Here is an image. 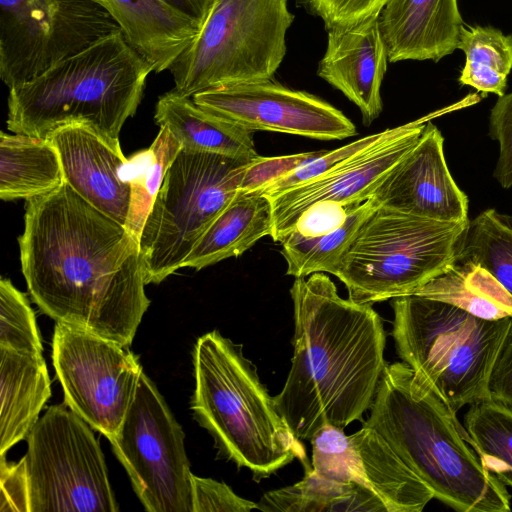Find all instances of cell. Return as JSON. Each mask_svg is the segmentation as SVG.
I'll list each match as a JSON object with an SVG mask.
<instances>
[{"label":"cell","instance_id":"obj_1","mask_svg":"<svg viewBox=\"0 0 512 512\" xmlns=\"http://www.w3.org/2000/svg\"><path fill=\"white\" fill-rule=\"evenodd\" d=\"M22 274L43 313L130 346L150 305L139 243L64 182L27 201Z\"/></svg>","mask_w":512,"mask_h":512},{"label":"cell","instance_id":"obj_2","mask_svg":"<svg viewBox=\"0 0 512 512\" xmlns=\"http://www.w3.org/2000/svg\"><path fill=\"white\" fill-rule=\"evenodd\" d=\"M293 356L275 402L299 440L344 429L371 408L386 364V333L370 304L339 296L323 272L295 278Z\"/></svg>","mask_w":512,"mask_h":512},{"label":"cell","instance_id":"obj_3","mask_svg":"<svg viewBox=\"0 0 512 512\" xmlns=\"http://www.w3.org/2000/svg\"><path fill=\"white\" fill-rule=\"evenodd\" d=\"M370 410L363 425L387 441L434 498L460 512L511 510L504 484L484 469L456 412L417 382L408 364H385Z\"/></svg>","mask_w":512,"mask_h":512},{"label":"cell","instance_id":"obj_4","mask_svg":"<svg viewBox=\"0 0 512 512\" xmlns=\"http://www.w3.org/2000/svg\"><path fill=\"white\" fill-rule=\"evenodd\" d=\"M150 64L120 31L9 88L7 128L46 138L84 125L116 146L142 100Z\"/></svg>","mask_w":512,"mask_h":512},{"label":"cell","instance_id":"obj_5","mask_svg":"<svg viewBox=\"0 0 512 512\" xmlns=\"http://www.w3.org/2000/svg\"><path fill=\"white\" fill-rule=\"evenodd\" d=\"M194 419L214 439L218 455L247 468L257 482L294 459L309 463L304 446L260 380L243 346L218 330L200 336L193 350Z\"/></svg>","mask_w":512,"mask_h":512},{"label":"cell","instance_id":"obj_6","mask_svg":"<svg viewBox=\"0 0 512 512\" xmlns=\"http://www.w3.org/2000/svg\"><path fill=\"white\" fill-rule=\"evenodd\" d=\"M392 336L414 379L454 411L489 399L493 365L512 318L486 320L450 303L410 294L392 299Z\"/></svg>","mask_w":512,"mask_h":512},{"label":"cell","instance_id":"obj_7","mask_svg":"<svg viewBox=\"0 0 512 512\" xmlns=\"http://www.w3.org/2000/svg\"><path fill=\"white\" fill-rule=\"evenodd\" d=\"M468 223L431 220L377 205L331 274L359 304L413 294L453 266Z\"/></svg>","mask_w":512,"mask_h":512},{"label":"cell","instance_id":"obj_8","mask_svg":"<svg viewBox=\"0 0 512 512\" xmlns=\"http://www.w3.org/2000/svg\"><path fill=\"white\" fill-rule=\"evenodd\" d=\"M287 3L216 0L196 38L169 69L173 89L192 97L271 80L286 55V33L294 20Z\"/></svg>","mask_w":512,"mask_h":512},{"label":"cell","instance_id":"obj_9","mask_svg":"<svg viewBox=\"0 0 512 512\" xmlns=\"http://www.w3.org/2000/svg\"><path fill=\"white\" fill-rule=\"evenodd\" d=\"M248 159L181 149L144 225L140 254L146 285L182 268L218 214L239 192Z\"/></svg>","mask_w":512,"mask_h":512},{"label":"cell","instance_id":"obj_10","mask_svg":"<svg viewBox=\"0 0 512 512\" xmlns=\"http://www.w3.org/2000/svg\"><path fill=\"white\" fill-rule=\"evenodd\" d=\"M29 512H117L91 426L66 404L50 406L27 436Z\"/></svg>","mask_w":512,"mask_h":512},{"label":"cell","instance_id":"obj_11","mask_svg":"<svg viewBox=\"0 0 512 512\" xmlns=\"http://www.w3.org/2000/svg\"><path fill=\"white\" fill-rule=\"evenodd\" d=\"M120 31L99 0H0V77L12 88Z\"/></svg>","mask_w":512,"mask_h":512},{"label":"cell","instance_id":"obj_12","mask_svg":"<svg viewBox=\"0 0 512 512\" xmlns=\"http://www.w3.org/2000/svg\"><path fill=\"white\" fill-rule=\"evenodd\" d=\"M184 438L164 398L142 371L125 418L109 441L146 511L192 512L193 474Z\"/></svg>","mask_w":512,"mask_h":512},{"label":"cell","instance_id":"obj_13","mask_svg":"<svg viewBox=\"0 0 512 512\" xmlns=\"http://www.w3.org/2000/svg\"><path fill=\"white\" fill-rule=\"evenodd\" d=\"M52 360L65 404L108 440L118 432L143 371L128 346L56 322Z\"/></svg>","mask_w":512,"mask_h":512},{"label":"cell","instance_id":"obj_14","mask_svg":"<svg viewBox=\"0 0 512 512\" xmlns=\"http://www.w3.org/2000/svg\"><path fill=\"white\" fill-rule=\"evenodd\" d=\"M310 442L314 471L370 490L387 512H421L434 498L428 486L371 427L363 425L346 435L342 428L325 425Z\"/></svg>","mask_w":512,"mask_h":512},{"label":"cell","instance_id":"obj_15","mask_svg":"<svg viewBox=\"0 0 512 512\" xmlns=\"http://www.w3.org/2000/svg\"><path fill=\"white\" fill-rule=\"evenodd\" d=\"M192 98L204 110L253 132L271 131L318 140L357 135L353 122L330 103L272 80L217 87Z\"/></svg>","mask_w":512,"mask_h":512},{"label":"cell","instance_id":"obj_16","mask_svg":"<svg viewBox=\"0 0 512 512\" xmlns=\"http://www.w3.org/2000/svg\"><path fill=\"white\" fill-rule=\"evenodd\" d=\"M476 103L473 95L459 103L398 126L390 137L334 169L268 196L272 204L271 238L279 242L291 231L298 217L319 202L359 205L368 200L388 172L415 146L428 121Z\"/></svg>","mask_w":512,"mask_h":512},{"label":"cell","instance_id":"obj_17","mask_svg":"<svg viewBox=\"0 0 512 512\" xmlns=\"http://www.w3.org/2000/svg\"><path fill=\"white\" fill-rule=\"evenodd\" d=\"M443 143L440 130L428 121L415 146L376 187L374 202L421 218L468 221V198L450 174Z\"/></svg>","mask_w":512,"mask_h":512},{"label":"cell","instance_id":"obj_18","mask_svg":"<svg viewBox=\"0 0 512 512\" xmlns=\"http://www.w3.org/2000/svg\"><path fill=\"white\" fill-rule=\"evenodd\" d=\"M48 138L56 148L64 181L102 213L125 226L131 186L127 159L116 146L84 125L60 127Z\"/></svg>","mask_w":512,"mask_h":512},{"label":"cell","instance_id":"obj_19","mask_svg":"<svg viewBox=\"0 0 512 512\" xmlns=\"http://www.w3.org/2000/svg\"><path fill=\"white\" fill-rule=\"evenodd\" d=\"M327 32L317 74L354 103L369 126L383 110L381 86L389 62L378 16Z\"/></svg>","mask_w":512,"mask_h":512},{"label":"cell","instance_id":"obj_20","mask_svg":"<svg viewBox=\"0 0 512 512\" xmlns=\"http://www.w3.org/2000/svg\"><path fill=\"white\" fill-rule=\"evenodd\" d=\"M388 61L438 62L458 49V0H388L378 16Z\"/></svg>","mask_w":512,"mask_h":512},{"label":"cell","instance_id":"obj_21","mask_svg":"<svg viewBox=\"0 0 512 512\" xmlns=\"http://www.w3.org/2000/svg\"><path fill=\"white\" fill-rule=\"evenodd\" d=\"M131 46L160 73L172 67L201 27L161 0H99Z\"/></svg>","mask_w":512,"mask_h":512},{"label":"cell","instance_id":"obj_22","mask_svg":"<svg viewBox=\"0 0 512 512\" xmlns=\"http://www.w3.org/2000/svg\"><path fill=\"white\" fill-rule=\"evenodd\" d=\"M154 119L172 133L181 149L248 160L258 155L253 131L204 110L174 89L158 98Z\"/></svg>","mask_w":512,"mask_h":512},{"label":"cell","instance_id":"obj_23","mask_svg":"<svg viewBox=\"0 0 512 512\" xmlns=\"http://www.w3.org/2000/svg\"><path fill=\"white\" fill-rule=\"evenodd\" d=\"M269 198L256 191H239L197 240L182 268L203 269L238 257L265 236H272Z\"/></svg>","mask_w":512,"mask_h":512},{"label":"cell","instance_id":"obj_24","mask_svg":"<svg viewBox=\"0 0 512 512\" xmlns=\"http://www.w3.org/2000/svg\"><path fill=\"white\" fill-rule=\"evenodd\" d=\"M0 455L27 438L51 396L42 355L0 348Z\"/></svg>","mask_w":512,"mask_h":512},{"label":"cell","instance_id":"obj_25","mask_svg":"<svg viewBox=\"0 0 512 512\" xmlns=\"http://www.w3.org/2000/svg\"><path fill=\"white\" fill-rule=\"evenodd\" d=\"M59 154L48 138L0 133V198L26 201L64 183Z\"/></svg>","mask_w":512,"mask_h":512},{"label":"cell","instance_id":"obj_26","mask_svg":"<svg viewBox=\"0 0 512 512\" xmlns=\"http://www.w3.org/2000/svg\"><path fill=\"white\" fill-rule=\"evenodd\" d=\"M303 467L302 480L266 492L257 509L269 512H387L382 501L370 490L319 474L311 463Z\"/></svg>","mask_w":512,"mask_h":512},{"label":"cell","instance_id":"obj_27","mask_svg":"<svg viewBox=\"0 0 512 512\" xmlns=\"http://www.w3.org/2000/svg\"><path fill=\"white\" fill-rule=\"evenodd\" d=\"M459 307L486 320L512 318V296L494 276L473 261H455L415 293Z\"/></svg>","mask_w":512,"mask_h":512},{"label":"cell","instance_id":"obj_28","mask_svg":"<svg viewBox=\"0 0 512 512\" xmlns=\"http://www.w3.org/2000/svg\"><path fill=\"white\" fill-rule=\"evenodd\" d=\"M458 49L466 56L459 82L483 94H505L512 70V35L491 26H466L460 32Z\"/></svg>","mask_w":512,"mask_h":512},{"label":"cell","instance_id":"obj_29","mask_svg":"<svg viewBox=\"0 0 512 512\" xmlns=\"http://www.w3.org/2000/svg\"><path fill=\"white\" fill-rule=\"evenodd\" d=\"M180 150L178 140L166 127L161 126L152 145L129 159L131 194L125 228L139 245L166 173Z\"/></svg>","mask_w":512,"mask_h":512},{"label":"cell","instance_id":"obj_30","mask_svg":"<svg viewBox=\"0 0 512 512\" xmlns=\"http://www.w3.org/2000/svg\"><path fill=\"white\" fill-rule=\"evenodd\" d=\"M377 206L370 197L350 212L333 231L311 238L287 235L281 240V255L287 263L286 274L307 277L313 273H332L366 216Z\"/></svg>","mask_w":512,"mask_h":512},{"label":"cell","instance_id":"obj_31","mask_svg":"<svg viewBox=\"0 0 512 512\" xmlns=\"http://www.w3.org/2000/svg\"><path fill=\"white\" fill-rule=\"evenodd\" d=\"M456 261L478 263L512 296V215L487 209L469 220Z\"/></svg>","mask_w":512,"mask_h":512},{"label":"cell","instance_id":"obj_32","mask_svg":"<svg viewBox=\"0 0 512 512\" xmlns=\"http://www.w3.org/2000/svg\"><path fill=\"white\" fill-rule=\"evenodd\" d=\"M466 431L485 470L512 487V410L490 399L471 404Z\"/></svg>","mask_w":512,"mask_h":512},{"label":"cell","instance_id":"obj_33","mask_svg":"<svg viewBox=\"0 0 512 512\" xmlns=\"http://www.w3.org/2000/svg\"><path fill=\"white\" fill-rule=\"evenodd\" d=\"M0 348L33 355L43 350L26 295L6 278L0 281Z\"/></svg>","mask_w":512,"mask_h":512},{"label":"cell","instance_id":"obj_34","mask_svg":"<svg viewBox=\"0 0 512 512\" xmlns=\"http://www.w3.org/2000/svg\"><path fill=\"white\" fill-rule=\"evenodd\" d=\"M397 128L398 127L386 129L382 132L365 136L332 151L327 150L324 154L308 161L291 173L273 182L260 191V193L264 194L266 197L272 196L287 188L320 176L390 137L397 131Z\"/></svg>","mask_w":512,"mask_h":512},{"label":"cell","instance_id":"obj_35","mask_svg":"<svg viewBox=\"0 0 512 512\" xmlns=\"http://www.w3.org/2000/svg\"><path fill=\"white\" fill-rule=\"evenodd\" d=\"M326 151H311L274 157L257 155L247 164L239 191L245 193L260 192L273 182L286 176L308 161L324 154Z\"/></svg>","mask_w":512,"mask_h":512},{"label":"cell","instance_id":"obj_36","mask_svg":"<svg viewBox=\"0 0 512 512\" xmlns=\"http://www.w3.org/2000/svg\"><path fill=\"white\" fill-rule=\"evenodd\" d=\"M388 0H302L313 15L318 16L326 30L347 28L379 16Z\"/></svg>","mask_w":512,"mask_h":512},{"label":"cell","instance_id":"obj_37","mask_svg":"<svg viewBox=\"0 0 512 512\" xmlns=\"http://www.w3.org/2000/svg\"><path fill=\"white\" fill-rule=\"evenodd\" d=\"M489 136L498 141L499 158L494 178L505 189L512 187V92L498 98L489 116Z\"/></svg>","mask_w":512,"mask_h":512},{"label":"cell","instance_id":"obj_38","mask_svg":"<svg viewBox=\"0 0 512 512\" xmlns=\"http://www.w3.org/2000/svg\"><path fill=\"white\" fill-rule=\"evenodd\" d=\"M257 507L224 482L192 475V512H249Z\"/></svg>","mask_w":512,"mask_h":512},{"label":"cell","instance_id":"obj_39","mask_svg":"<svg viewBox=\"0 0 512 512\" xmlns=\"http://www.w3.org/2000/svg\"><path fill=\"white\" fill-rule=\"evenodd\" d=\"M359 205L346 206L327 201L313 204L302 212L287 235L311 238L329 233L342 225Z\"/></svg>","mask_w":512,"mask_h":512},{"label":"cell","instance_id":"obj_40","mask_svg":"<svg viewBox=\"0 0 512 512\" xmlns=\"http://www.w3.org/2000/svg\"><path fill=\"white\" fill-rule=\"evenodd\" d=\"M0 512H29V484L25 458L8 463L5 454L0 461Z\"/></svg>","mask_w":512,"mask_h":512},{"label":"cell","instance_id":"obj_41","mask_svg":"<svg viewBox=\"0 0 512 512\" xmlns=\"http://www.w3.org/2000/svg\"><path fill=\"white\" fill-rule=\"evenodd\" d=\"M488 394L490 400L512 410V331L493 365Z\"/></svg>","mask_w":512,"mask_h":512},{"label":"cell","instance_id":"obj_42","mask_svg":"<svg viewBox=\"0 0 512 512\" xmlns=\"http://www.w3.org/2000/svg\"><path fill=\"white\" fill-rule=\"evenodd\" d=\"M175 11L203 26L216 0H161Z\"/></svg>","mask_w":512,"mask_h":512}]
</instances>
